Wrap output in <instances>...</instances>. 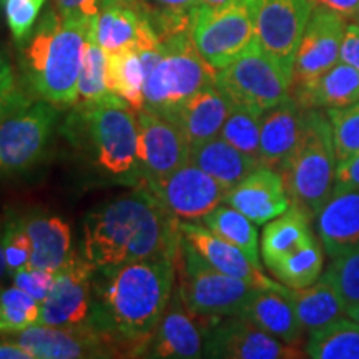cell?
Returning <instances> with one entry per match:
<instances>
[{
	"label": "cell",
	"instance_id": "obj_1",
	"mask_svg": "<svg viewBox=\"0 0 359 359\" xmlns=\"http://www.w3.org/2000/svg\"><path fill=\"white\" fill-rule=\"evenodd\" d=\"M177 285V258L138 259L95 269L88 320L122 358L145 356Z\"/></svg>",
	"mask_w": 359,
	"mask_h": 359
},
{
	"label": "cell",
	"instance_id": "obj_2",
	"mask_svg": "<svg viewBox=\"0 0 359 359\" xmlns=\"http://www.w3.org/2000/svg\"><path fill=\"white\" fill-rule=\"evenodd\" d=\"M180 222L145 187H135L87 215L82 255L95 269L177 258L183 238Z\"/></svg>",
	"mask_w": 359,
	"mask_h": 359
},
{
	"label": "cell",
	"instance_id": "obj_3",
	"mask_svg": "<svg viewBox=\"0 0 359 359\" xmlns=\"http://www.w3.org/2000/svg\"><path fill=\"white\" fill-rule=\"evenodd\" d=\"M69 142L115 185L142 187L137 114L118 95L75 105L64 123Z\"/></svg>",
	"mask_w": 359,
	"mask_h": 359
},
{
	"label": "cell",
	"instance_id": "obj_4",
	"mask_svg": "<svg viewBox=\"0 0 359 359\" xmlns=\"http://www.w3.org/2000/svg\"><path fill=\"white\" fill-rule=\"evenodd\" d=\"M92 19L67 17L50 7L45 11L24 47V72L39 100L75 107L82 52Z\"/></svg>",
	"mask_w": 359,
	"mask_h": 359
},
{
	"label": "cell",
	"instance_id": "obj_5",
	"mask_svg": "<svg viewBox=\"0 0 359 359\" xmlns=\"http://www.w3.org/2000/svg\"><path fill=\"white\" fill-rule=\"evenodd\" d=\"M336 167L338 158L333 127L327 114L323 110H306L302 137L278 168L291 205L316 218L333 195Z\"/></svg>",
	"mask_w": 359,
	"mask_h": 359
},
{
	"label": "cell",
	"instance_id": "obj_6",
	"mask_svg": "<svg viewBox=\"0 0 359 359\" xmlns=\"http://www.w3.org/2000/svg\"><path fill=\"white\" fill-rule=\"evenodd\" d=\"M160 52L158 62L147 75L143 109L172 118L200 90L217 83V70L196 50L191 32L161 40Z\"/></svg>",
	"mask_w": 359,
	"mask_h": 359
},
{
	"label": "cell",
	"instance_id": "obj_7",
	"mask_svg": "<svg viewBox=\"0 0 359 359\" xmlns=\"http://www.w3.org/2000/svg\"><path fill=\"white\" fill-rule=\"evenodd\" d=\"M177 288L188 311L201 318L238 316L257 290L212 266L185 238L177 255Z\"/></svg>",
	"mask_w": 359,
	"mask_h": 359
},
{
	"label": "cell",
	"instance_id": "obj_8",
	"mask_svg": "<svg viewBox=\"0 0 359 359\" xmlns=\"http://www.w3.org/2000/svg\"><path fill=\"white\" fill-rule=\"evenodd\" d=\"M293 72L281 65L257 39L230 65L217 72V87L231 105L266 111L291 97Z\"/></svg>",
	"mask_w": 359,
	"mask_h": 359
},
{
	"label": "cell",
	"instance_id": "obj_9",
	"mask_svg": "<svg viewBox=\"0 0 359 359\" xmlns=\"http://www.w3.org/2000/svg\"><path fill=\"white\" fill-rule=\"evenodd\" d=\"M191 39L200 55L215 70L230 65L257 39L248 2L230 0L218 7L198 6L193 17Z\"/></svg>",
	"mask_w": 359,
	"mask_h": 359
},
{
	"label": "cell",
	"instance_id": "obj_10",
	"mask_svg": "<svg viewBox=\"0 0 359 359\" xmlns=\"http://www.w3.org/2000/svg\"><path fill=\"white\" fill-rule=\"evenodd\" d=\"M58 107L45 100L29 102L0 123V175L32 170L47 151L57 127Z\"/></svg>",
	"mask_w": 359,
	"mask_h": 359
},
{
	"label": "cell",
	"instance_id": "obj_11",
	"mask_svg": "<svg viewBox=\"0 0 359 359\" xmlns=\"http://www.w3.org/2000/svg\"><path fill=\"white\" fill-rule=\"evenodd\" d=\"M259 45L293 72L296 50L314 11L311 0H246Z\"/></svg>",
	"mask_w": 359,
	"mask_h": 359
},
{
	"label": "cell",
	"instance_id": "obj_12",
	"mask_svg": "<svg viewBox=\"0 0 359 359\" xmlns=\"http://www.w3.org/2000/svg\"><path fill=\"white\" fill-rule=\"evenodd\" d=\"M15 343L34 359L122 358L116 344L87 320L75 326H30L15 333Z\"/></svg>",
	"mask_w": 359,
	"mask_h": 359
},
{
	"label": "cell",
	"instance_id": "obj_13",
	"mask_svg": "<svg viewBox=\"0 0 359 359\" xmlns=\"http://www.w3.org/2000/svg\"><path fill=\"white\" fill-rule=\"evenodd\" d=\"M205 358L223 359H298L302 346L285 343L241 316L222 318L205 334Z\"/></svg>",
	"mask_w": 359,
	"mask_h": 359
},
{
	"label": "cell",
	"instance_id": "obj_14",
	"mask_svg": "<svg viewBox=\"0 0 359 359\" xmlns=\"http://www.w3.org/2000/svg\"><path fill=\"white\" fill-rule=\"evenodd\" d=\"M137 127L142 187L148 188L187 163L190 143L177 123L150 110L137 111Z\"/></svg>",
	"mask_w": 359,
	"mask_h": 359
},
{
	"label": "cell",
	"instance_id": "obj_15",
	"mask_svg": "<svg viewBox=\"0 0 359 359\" xmlns=\"http://www.w3.org/2000/svg\"><path fill=\"white\" fill-rule=\"evenodd\" d=\"M95 268L83 255L72 253L55 271L50 294L40 303L39 326H75L90 318Z\"/></svg>",
	"mask_w": 359,
	"mask_h": 359
},
{
	"label": "cell",
	"instance_id": "obj_16",
	"mask_svg": "<svg viewBox=\"0 0 359 359\" xmlns=\"http://www.w3.org/2000/svg\"><path fill=\"white\" fill-rule=\"evenodd\" d=\"M147 190L173 217L183 222H196L212 213L217 206L224 203L230 191L191 161H187L170 177L148 187Z\"/></svg>",
	"mask_w": 359,
	"mask_h": 359
},
{
	"label": "cell",
	"instance_id": "obj_17",
	"mask_svg": "<svg viewBox=\"0 0 359 359\" xmlns=\"http://www.w3.org/2000/svg\"><path fill=\"white\" fill-rule=\"evenodd\" d=\"M222 318H201L188 311L177 285L163 316L156 326L145 356L163 359L203 358L205 334Z\"/></svg>",
	"mask_w": 359,
	"mask_h": 359
},
{
	"label": "cell",
	"instance_id": "obj_18",
	"mask_svg": "<svg viewBox=\"0 0 359 359\" xmlns=\"http://www.w3.org/2000/svg\"><path fill=\"white\" fill-rule=\"evenodd\" d=\"M346 24L348 19L339 13L314 8L296 50L291 87L320 77L338 64Z\"/></svg>",
	"mask_w": 359,
	"mask_h": 359
},
{
	"label": "cell",
	"instance_id": "obj_19",
	"mask_svg": "<svg viewBox=\"0 0 359 359\" xmlns=\"http://www.w3.org/2000/svg\"><path fill=\"white\" fill-rule=\"evenodd\" d=\"M180 230L185 240L218 271L238 280L250 283L255 288L288 291V286L273 281L263 273V268L255 264L240 248L215 235L205 224L180 222Z\"/></svg>",
	"mask_w": 359,
	"mask_h": 359
},
{
	"label": "cell",
	"instance_id": "obj_20",
	"mask_svg": "<svg viewBox=\"0 0 359 359\" xmlns=\"http://www.w3.org/2000/svg\"><path fill=\"white\" fill-rule=\"evenodd\" d=\"M97 40L103 50H151L160 43L154 24L138 4H114L100 7L97 15Z\"/></svg>",
	"mask_w": 359,
	"mask_h": 359
},
{
	"label": "cell",
	"instance_id": "obj_21",
	"mask_svg": "<svg viewBox=\"0 0 359 359\" xmlns=\"http://www.w3.org/2000/svg\"><path fill=\"white\" fill-rule=\"evenodd\" d=\"M224 203L255 224H266L290 208L291 200L278 170L258 167L228 191Z\"/></svg>",
	"mask_w": 359,
	"mask_h": 359
},
{
	"label": "cell",
	"instance_id": "obj_22",
	"mask_svg": "<svg viewBox=\"0 0 359 359\" xmlns=\"http://www.w3.org/2000/svg\"><path fill=\"white\" fill-rule=\"evenodd\" d=\"M306 110L293 97L263 111L259 130V167L278 170L302 137Z\"/></svg>",
	"mask_w": 359,
	"mask_h": 359
},
{
	"label": "cell",
	"instance_id": "obj_23",
	"mask_svg": "<svg viewBox=\"0 0 359 359\" xmlns=\"http://www.w3.org/2000/svg\"><path fill=\"white\" fill-rule=\"evenodd\" d=\"M316 228L323 248L331 258L359 245V187L333 191L316 215Z\"/></svg>",
	"mask_w": 359,
	"mask_h": 359
},
{
	"label": "cell",
	"instance_id": "obj_24",
	"mask_svg": "<svg viewBox=\"0 0 359 359\" xmlns=\"http://www.w3.org/2000/svg\"><path fill=\"white\" fill-rule=\"evenodd\" d=\"M291 97L304 110L343 109L359 100V72L339 60L320 77L293 85Z\"/></svg>",
	"mask_w": 359,
	"mask_h": 359
},
{
	"label": "cell",
	"instance_id": "obj_25",
	"mask_svg": "<svg viewBox=\"0 0 359 359\" xmlns=\"http://www.w3.org/2000/svg\"><path fill=\"white\" fill-rule=\"evenodd\" d=\"M290 291L257 290L238 316L293 346H302L304 327L299 323Z\"/></svg>",
	"mask_w": 359,
	"mask_h": 359
},
{
	"label": "cell",
	"instance_id": "obj_26",
	"mask_svg": "<svg viewBox=\"0 0 359 359\" xmlns=\"http://www.w3.org/2000/svg\"><path fill=\"white\" fill-rule=\"evenodd\" d=\"M230 110L231 102L215 83L200 90L168 120L178 125L193 147L218 137Z\"/></svg>",
	"mask_w": 359,
	"mask_h": 359
},
{
	"label": "cell",
	"instance_id": "obj_27",
	"mask_svg": "<svg viewBox=\"0 0 359 359\" xmlns=\"http://www.w3.org/2000/svg\"><path fill=\"white\" fill-rule=\"evenodd\" d=\"M22 219L30 238V259L27 268L55 273L72 255L69 223L52 215H32Z\"/></svg>",
	"mask_w": 359,
	"mask_h": 359
},
{
	"label": "cell",
	"instance_id": "obj_28",
	"mask_svg": "<svg viewBox=\"0 0 359 359\" xmlns=\"http://www.w3.org/2000/svg\"><path fill=\"white\" fill-rule=\"evenodd\" d=\"M311 219L304 210L290 205L285 213L268 222L262 235V258L264 266L269 269L280 259L316 241L311 230Z\"/></svg>",
	"mask_w": 359,
	"mask_h": 359
},
{
	"label": "cell",
	"instance_id": "obj_29",
	"mask_svg": "<svg viewBox=\"0 0 359 359\" xmlns=\"http://www.w3.org/2000/svg\"><path fill=\"white\" fill-rule=\"evenodd\" d=\"M188 161L195 163L203 172L212 175L228 190L236 187L241 180L259 167V161L230 145L222 137L210 138L198 145L190 147Z\"/></svg>",
	"mask_w": 359,
	"mask_h": 359
},
{
	"label": "cell",
	"instance_id": "obj_30",
	"mask_svg": "<svg viewBox=\"0 0 359 359\" xmlns=\"http://www.w3.org/2000/svg\"><path fill=\"white\" fill-rule=\"evenodd\" d=\"M290 299L304 331L320 330L346 314V304L339 291L326 275H321L306 288L291 290Z\"/></svg>",
	"mask_w": 359,
	"mask_h": 359
},
{
	"label": "cell",
	"instance_id": "obj_31",
	"mask_svg": "<svg viewBox=\"0 0 359 359\" xmlns=\"http://www.w3.org/2000/svg\"><path fill=\"white\" fill-rule=\"evenodd\" d=\"M145 80L147 74L138 50L128 48L107 55V88L127 102L135 114L145 107V95H143Z\"/></svg>",
	"mask_w": 359,
	"mask_h": 359
},
{
	"label": "cell",
	"instance_id": "obj_32",
	"mask_svg": "<svg viewBox=\"0 0 359 359\" xmlns=\"http://www.w3.org/2000/svg\"><path fill=\"white\" fill-rule=\"evenodd\" d=\"M304 351L313 359H359V323L343 316L311 331Z\"/></svg>",
	"mask_w": 359,
	"mask_h": 359
},
{
	"label": "cell",
	"instance_id": "obj_33",
	"mask_svg": "<svg viewBox=\"0 0 359 359\" xmlns=\"http://www.w3.org/2000/svg\"><path fill=\"white\" fill-rule=\"evenodd\" d=\"M200 222L215 235L240 248L255 264L262 266L258 231L248 217L230 205H219Z\"/></svg>",
	"mask_w": 359,
	"mask_h": 359
},
{
	"label": "cell",
	"instance_id": "obj_34",
	"mask_svg": "<svg viewBox=\"0 0 359 359\" xmlns=\"http://www.w3.org/2000/svg\"><path fill=\"white\" fill-rule=\"evenodd\" d=\"M107 52L97 40V15L90 24L87 39H85L82 52V65L79 77V100L80 103H93L110 97L111 92L105 83Z\"/></svg>",
	"mask_w": 359,
	"mask_h": 359
},
{
	"label": "cell",
	"instance_id": "obj_35",
	"mask_svg": "<svg viewBox=\"0 0 359 359\" xmlns=\"http://www.w3.org/2000/svg\"><path fill=\"white\" fill-rule=\"evenodd\" d=\"M323 264H325V255H323L321 245L316 240L273 264L269 268V273L281 285L288 286L291 290H299L313 285L321 276Z\"/></svg>",
	"mask_w": 359,
	"mask_h": 359
},
{
	"label": "cell",
	"instance_id": "obj_36",
	"mask_svg": "<svg viewBox=\"0 0 359 359\" xmlns=\"http://www.w3.org/2000/svg\"><path fill=\"white\" fill-rule=\"evenodd\" d=\"M161 40L182 32H191L193 17L200 0H140Z\"/></svg>",
	"mask_w": 359,
	"mask_h": 359
},
{
	"label": "cell",
	"instance_id": "obj_37",
	"mask_svg": "<svg viewBox=\"0 0 359 359\" xmlns=\"http://www.w3.org/2000/svg\"><path fill=\"white\" fill-rule=\"evenodd\" d=\"M262 116L263 111L251 109V107L231 105L219 137L243 154L258 158Z\"/></svg>",
	"mask_w": 359,
	"mask_h": 359
},
{
	"label": "cell",
	"instance_id": "obj_38",
	"mask_svg": "<svg viewBox=\"0 0 359 359\" xmlns=\"http://www.w3.org/2000/svg\"><path fill=\"white\" fill-rule=\"evenodd\" d=\"M40 316V303L24 290H0V333H20L35 326Z\"/></svg>",
	"mask_w": 359,
	"mask_h": 359
},
{
	"label": "cell",
	"instance_id": "obj_39",
	"mask_svg": "<svg viewBox=\"0 0 359 359\" xmlns=\"http://www.w3.org/2000/svg\"><path fill=\"white\" fill-rule=\"evenodd\" d=\"M326 114L333 127L338 161L359 154V100L343 109L326 110Z\"/></svg>",
	"mask_w": 359,
	"mask_h": 359
},
{
	"label": "cell",
	"instance_id": "obj_40",
	"mask_svg": "<svg viewBox=\"0 0 359 359\" xmlns=\"http://www.w3.org/2000/svg\"><path fill=\"white\" fill-rule=\"evenodd\" d=\"M325 275L338 288L346 309L359 303V245L333 258Z\"/></svg>",
	"mask_w": 359,
	"mask_h": 359
},
{
	"label": "cell",
	"instance_id": "obj_41",
	"mask_svg": "<svg viewBox=\"0 0 359 359\" xmlns=\"http://www.w3.org/2000/svg\"><path fill=\"white\" fill-rule=\"evenodd\" d=\"M45 2L47 0H4L7 25L15 42H27L37 25Z\"/></svg>",
	"mask_w": 359,
	"mask_h": 359
},
{
	"label": "cell",
	"instance_id": "obj_42",
	"mask_svg": "<svg viewBox=\"0 0 359 359\" xmlns=\"http://www.w3.org/2000/svg\"><path fill=\"white\" fill-rule=\"evenodd\" d=\"M4 253L8 273H17L29 266L30 259V238L27 235L24 219H11L7 222L2 233Z\"/></svg>",
	"mask_w": 359,
	"mask_h": 359
},
{
	"label": "cell",
	"instance_id": "obj_43",
	"mask_svg": "<svg viewBox=\"0 0 359 359\" xmlns=\"http://www.w3.org/2000/svg\"><path fill=\"white\" fill-rule=\"evenodd\" d=\"M53 283H55V273L45 269L24 268L13 273V285L29 293L39 303H42L50 294Z\"/></svg>",
	"mask_w": 359,
	"mask_h": 359
},
{
	"label": "cell",
	"instance_id": "obj_44",
	"mask_svg": "<svg viewBox=\"0 0 359 359\" xmlns=\"http://www.w3.org/2000/svg\"><path fill=\"white\" fill-rule=\"evenodd\" d=\"M339 60L359 72V20H348L341 42Z\"/></svg>",
	"mask_w": 359,
	"mask_h": 359
},
{
	"label": "cell",
	"instance_id": "obj_45",
	"mask_svg": "<svg viewBox=\"0 0 359 359\" xmlns=\"http://www.w3.org/2000/svg\"><path fill=\"white\" fill-rule=\"evenodd\" d=\"M354 187H359V154L338 161L333 191H343Z\"/></svg>",
	"mask_w": 359,
	"mask_h": 359
},
{
	"label": "cell",
	"instance_id": "obj_46",
	"mask_svg": "<svg viewBox=\"0 0 359 359\" xmlns=\"http://www.w3.org/2000/svg\"><path fill=\"white\" fill-rule=\"evenodd\" d=\"M53 4L57 11L67 17L92 19L100 12L98 0H53Z\"/></svg>",
	"mask_w": 359,
	"mask_h": 359
},
{
	"label": "cell",
	"instance_id": "obj_47",
	"mask_svg": "<svg viewBox=\"0 0 359 359\" xmlns=\"http://www.w3.org/2000/svg\"><path fill=\"white\" fill-rule=\"evenodd\" d=\"M314 8H326L348 20H359V0H311Z\"/></svg>",
	"mask_w": 359,
	"mask_h": 359
},
{
	"label": "cell",
	"instance_id": "obj_48",
	"mask_svg": "<svg viewBox=\"0 0 359 359\" xmlns=\"http://www.w3.org/2000/svg\"><path fill=\"white\" fill-rule=\"evenodd\" d=\"M30 100L24 92L19 88H13L11 92L0 93V123L7 118L8 115L13 114L15 110H19L20 107L27 105Z\"/></svg>",
	"mask_w": 359,
	"mask_h": 359
},
{
	"label": "cell",
	"instance_id": "obj_49",
	"mask_svg": "<svg viewBox=\"0 0 359 359\" xmlns=\"http://www.w3.org/2000/svg\"><path fill=\"white\" fill-rule=\"evenodd\" d=\"M0 359H34V356L15 341H0Z\"/></svg>",
	"mask_w": 359,
	"mask_h": 359
},
{
	"label": "cell",
	"instance_id": "obj_50",
	"mask_svg": "<svg viewBox=\"0 0 359 359\" xmlns=\"http://www.w3.org/2000/svg\"><path fill=\"white\" fill-rule=\"evenodd\" d=\"M17 88L15 85V77H13L12 67L8 64V60L0 52V93L11 92V90Z\"/></svg>",
	"mask_w": 359,
	"mask_h": 359
},
{
	"label": "cell",
	"instance_id": "obj_51",
	"mask_svg": "<svg viewBox=\"0 0 359 359\" xmlns=\"http://www.w3.org/2000/svg\"><path fill=\"white\" fill-rule=\"evenodd\" d=\"M8 273L7 269V262H6V253H4V245H2V236H0V281L4 280Z\"/></svg>",
	"mask_w": 359,
	"mask_h": 359
},
{
	"label": "cell",
	"instance_id": "obj_52",
	"mask_svg": "<svg viewBox=\"0 0 359 359\" xmlns=\"http://www.w3.org/2000/svg\"><path fill=\"white\" fill-rule=\"evenodd\" d=\"M140 0H98V6H114V4H138Z\"/></svg>",
	"mask_w": 359,
	"mask_h": 359
},
{
	"label": "cell",
	"instance_id": "obj_53",
	"mask_svg": "<svg viewBox=\"0 0 359 359\" xmlns=\"http://www.w3.org/2000/svg\"><path fill=\"white\" fill-rule=\"evenodd\" d=\"M230 2V0H200V6H208V7H218L223 4Z\"/></svg>",
	"mask_w": 359,
	"mask_h": 359
},
{
	"label": "cell",
	"instance_id": "obj_54",
	"mask_svg": "<svg viewBox=\"0 0 359 359\" xmlns=\"http://www.w3.org/2000/svg\"><path fill=\"white\" fill-rule=\"evenodd\" d=\"M346 314H348L349 318H353L354 321L359 323V303L354 304V306H351V308H348L346 309Z\"/></svg>",
	"mask_w": 359,
	"mask_h": 359
},
{
	"label": "cell",
	"instance_id": "obj_55",
	"mask_svg": "<svg viewBox=\"0 0 359 359\" xmlns=\"http://www.w3.org/2000/svg\"><path fill=\"white\" fill-rule=\"evenodd\" d=\"M2 4H4V0H0V6H2Z\"/></svg>",
	"mask_w": 359,
	"mask_h": 359
}]
</instances>
